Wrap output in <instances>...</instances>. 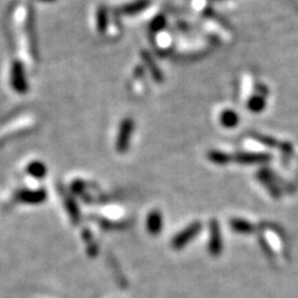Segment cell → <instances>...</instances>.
Returning a JSON list of instances; mask_svg holds the SVG:
<instances>
[{
  "mask_svg": "<svg viewBox=\"0 0 298 298\" xmlns=\"http://www.w3.org/2000/svg\"><path fill=\"white\" fill-rule=\"evenodd\" d=\"M134 129V122L132 118H124L119 126L117 141H116V149L118 153H126L129 147L131 138H132Z\"/></svg>",
  "mask_w": 298,
  "mask_h": 298,
  "instance_id": "1",
  "label": "cell"
},
{
  "mask_svg": "<svg viewBox=\"0 0 298 298\" xmlns=\"http://www.w3.org/2000/svg\"><path fill=\"white\" fill-rule=\"evenodd\" d=\"M270 159L267 154H253V153H240L236 156V162L243 164H253V163H262Z\"/></svg>",
  "mask_w": 298,
  "mask_h": 298,
  "instance_id": "2",
  "label": "cell"
},
{
  "mask_svg": "<svg viewBox=\"0 0 298 298\" xmlns=\"http://www.w3.org/2000/svg\"><path fill=\"white\" fill-rule=\"evenodd\" d=\"M142 56H143V60H144L145 65H147V66L149 67V70H151V73H152V76H153V79L156 80L157 82H162L163 81V74H162V72H160L159 68L157 67L156 62H154V60L152 59V56L145 51L142 52Z\"/></svg>",
  "mask_w": 298,
  "mask_h": 298,
  "instance_id": "3",
  "label": "cell"
},
{
  "mask_svg": "<svg viewBox=\"0 0 298 298\" xmlns=\"http://www.w3.org/2000/svg\"><path fill=\"white\" fill-rule=\"evenodd\" d=\"M148 5H149L148 0H138V2H134V3H131V4L124 5V7L121 8V10L119 11H121L122 14L133 15V14L139 13V11L144 10Z\"/></svg>",
  "mask_w": 298,
  "mask_h": 298,
  "instance_id": "4",
  "label": "cell"
},
{
  "mask_svg": "<svg viewBox=\"0 0 298 298\" xmlns=\"http://www.w3.org/2000/svg\"><path fill=\"white\" fill-rule=\"evenodd\" d=\"M208 158L210 162H213L215 164H220V165L229 163L231 160L229 154L224 153V152H220V151H210L208 153Z\"/></svg>",
  "mask_w": 298,
  "mask_h": 298,
  "instance_id": "5",
  "label": "cell"
},
{
  "mask_svg": "<svg viewBox=\"0 0 298 298\" xmlns=\"http://www.w3.org/2000/svg\"><path fill=\"white\" fill-rule=\"evenodd\" d=\"M96 23H97V30L98 32H104L107 29V24H108V15H107V10L104 7L98 8L97 15H96Z\"/></svg>",
  "mask_w": 298,
  "mask_h": 298,
  "instance_id": "6",
  "label": "cell"
},
{
  "mask_svg": "<svg viewBox=\"0 0 298 298\" xmlns=\"http://www.w3.org/2000/svg\"><path fill=\"white\" fill-rule=\"evenodd\" d=\"M221 124L224 127L232 128L238 123V116L234 111H225L221 115Z\"/></svg>",
  "mask_w": 298,
  "mask_h": 298,
  "instance_id": "7",
  "label": "cell"
},
{
  "mask_svg": "<svg viewBox=\"0 0 298 298\" xmlns=\"http://www.w3.org/2000/svg\"><path fill=\"white\" fill-rule=\"evenodd\" d=\"M266 106V102H265L264 97L261 96H253L251 100L247 102V107L250 108V111L252 112H261L262 109Z\"/></svg>",
  "mask_w": 298,
  "mask_h": 298,
  "instance_id": "8",
  "label": "cell"
},
{
  "mask_svg": "<svg viewBox=\"0 0 298 298\" xmlns=\"http://www.w3.org/2000/svg\"><path fill=\"white\" fill-rule=\"evenodd\" d=\"M29 172L35 177H41L45 174V166L41 163H32L29 166Z\"/></svg>",
  "mask_w": 298,
  "mask_h": 298,
  "instance_id": "9",
  "label": "cell"
},
{
  "mask_svg": "<svg viewBox=\"0 0 298 298\" xmlns=\"http://www.w3.org/2000/svg\"><path fill=\"white\" fill-rule=\"evenodd\" d=\"M164 25H165V19H164L162 15H160V16H157L156 19L152 22L151 28H152V30H153V31H159V30L162 29Z\"/></svg>",
  "mask_w": 298,
  "mask_h": 298,
  "instance_id": "10",
  "label": "cell"
},
{
  "mask_svg": "<svg viewBox=\"0 0 298 298\" xmlns=\"http://www.w3.org/2000/svg\"><path fill=\"white\" fill-rule=\"evenodd\" d=\"M45 2H55V0H45Z\"/></svg>",
  "mask_w": 298,
  "mask_h": 298,
  "instance_id": "11",
  "label": "cell"
}]
</instances>
